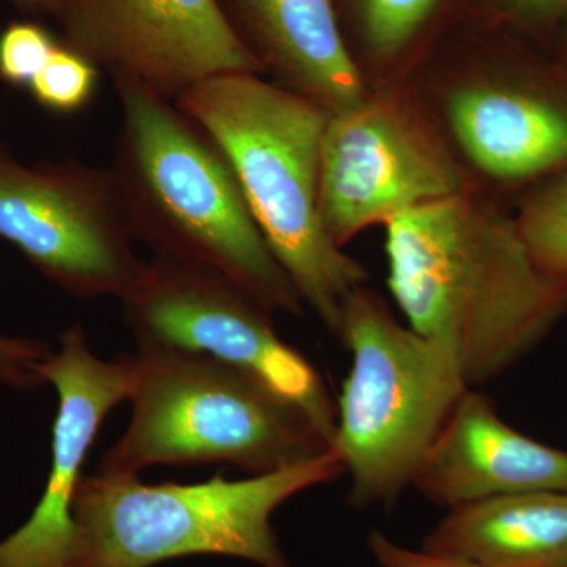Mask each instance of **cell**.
<instances>
[{"instance_id": "6da1fadb", "label": "cell", "mask_w": 567, "mask_h": 567, "mask_svg": "<svg viewBox=\"0 0 567 567\" xmlns=\"http://www.w3.org/2000/svg\"><path fill=\"white\" fill-rule=\"evenodd\" d=\"M388 287L413 331L470 386L532 353L567 315V278L536 264L516 219L466 192L385 224Z\"/></svg>"}, {"instance_id": "7a4b0ae2", "label": "cell", "mask_w": 567, "mask_h": 567, "mask_svg": "<svg viewBox=\"0 0 567 567\" xmlns=\"http://www.w3.org/2000/svg\"><path fill=\"white\" fill-rule=\"evenodd\" d=\"M122 118L111 173L134 240L153 257L233 279L271 311L303 301L254 221L215 142L181 107L132 80H114Z\"/></svg>"}, {"instance_id": "3957f363", "label": "cell", "mask_w": 567, "mask_h": 567, "mask_svg": "<svg viewBox=\"0 0 567 567\" xmlns=\"http://www.w3.org/2000/svg\"><path fill=\"white\" fill-rule=\"evenodd\" d=\"M175 104L221 151L301 301L338 334L347 300L368 271L342 251L320 216L322 141L331 112L256 73L210 78Z\"/></svg>"}, {"instance_id": "277c9868", "label": "cell", "mask_w": 567, "mask_h": 567, "mask_svg": "<svg viewBox=\"0 0 567 567\" xmlns=\"http://www.w3.org/2000/svg\"><path fill=\"white\" fill-rule=\"evenodd\" d=\"M344 473L331 450L240 481L147 486L140 476H82L71 567H153L197 555L290 567L271 517L287 499Z\"/></svg>"}, {"instance_id": "5b68a950", "label": "cell", "mask_w": 567, "mask_h": 567, "mask_svg": "<svg viewBox=\"0 0 567 567\" xmlns=\"http://www.w3.org/2000/svg\"><path fill=\"white\" fill-rule=\"evenodd\" d=\"M132 421L96 475L153 465L229 464L248 475L322 456L330 443L297 406L207 354L137 344Z\"/></svg>"}, {"instance_id": "8992f818", "label": "cell", "mask_w": 567, "mask_h": 567, "mask_svg": "<svg viewBox=\"0 0 567 567\" xmlns=\"http://www.w3.org/2000/svg\"><path fill=\"white\" fill-rule=\"evenodd\" d=\"M352 357L331 450L357 509L391 507L468 388L453 354L404 327L377 295L354 290L338 334Z\"/></svg>"}, {"instance_id": "52a82bcc", "label": "cell", "mask_w": 567, "mask_h": 567, "mask_svg": "<svg viewBox=\"0 0 567 567\" xmlns=\"http://www.w3.org/2000/svg\"><path fill=\"white\" fill-rule=\"evenodd\" d=\"M137 344L223 361L297 406L333 445L334 402L303 353L276 333L274 311L233 279L177 260H142L118 298Z\"/></svg>"}, {"instance_id": "ba28073f", "label": "cell", "mask_w": 567, "mask_h": 567, "mask_svg": "<svg viewBox=\"0 0 567 567\" xmlns=\"http://www.w3.org/2000/svg\"><path fill=\"white\" fill-rule=\"evenodd\" d=\"M0 238L71 297L121 298L142 264L111 169L22 163L3 140Z\"/></svg>"}, {"instance_id": "9c48e42d", "label": "cell", "mask_w": 567, "mask_h": 567, "mask_svg": "<svg viewBox=\"0 0 567 567\" xmlns=\"http://www.w3.org/2000/svg\"><path fill=\"white\" fill-rule=\"evenodd\" d=\"M465 192L461 167L413 112L369 100L331 112L322 141L320 216L336 244L420 205Z\"/></svg>"}, {"instance_id": "30bf717a", "label": "cell", "mask_w": 567, "mask_h": 567, "mask_svg": "<svg viewBox=\"0 0 567 567\" xmlns=\"http://www.w3.org/2000/svg\"><path fill=\"white\" fill-rule=\"evenodd\" d=\"M58 21L66 48L173 102L210 78L265 70L219 0H76Z\"/></svg>"}, {"instance_id": "8fae6325", "label": "cell", "mask_w": 567, "mask_h": 567, "mask_svg": "<svg viewBox=\"0 0 567 567\" xmlns=\"http://www.w3.org/2000/svg\"><path fill=\"white\" fill-rule=\"evenodd\" d=\"M59 405L52 425L47 487L31 517L0 540V567H71L74 550L73 507L82 466L103 421L130 401L137 383L133 354L100 360L80 324L63 331L59 349L41 365Z\"/></svg>"}, {"instance_id": "7c38bea8", "label": "cell", "mask_w": 567, "mask_h": 567, "mask_svg": "<svg viewBox=\"0 0 567 567\" xmlns=\"http://www.w3.org/2000/svg\"><path fill=\"white\" fill-rule=\"evenodd\" d=\"M412 487L453 507L535 491H567V451L522 434L472 388L458 399L417 468Z\"/></svg>"}, {"instance_id": "4fadbf2b", "label": "cell", "mask_w": 567, "mask_h": 567, "mask_svg": "<svg viewBox=\"0 0 567 567\" xmlns=\"http://www.w3.org/2000/svg\"><path fill=\"white\" fill-rule=\"evenodd\" d=\"M458 144L491 177L525 182L567 169V104L513 85L464 89L447 100Z\"/></svg>"}, {"instance_id": "5bb4252c", "label": "cell", "mask_w": 567, "mask_h": 567, "mask_svg": "<svg viewBox=\"0 0 567 567\" xmlns=\"http://www.w3.org/2000/svg\"><path fill=\"white\" fill-rule=\"evenodd\" d=\"M286 84L330 112L364 102L363 80L347 51L331 0H235Z\"/></svg>"}, {"instance_id": "9a60e30c", "label": "cell", "mask_w": 567, "mask_h": 567, "mask_svg": "<svg viewBox=\"0 0 567 567\" xmlns=\"http://www.w3.org/2000/svg\"><path fill=\"white\" fill-rule=\"evenodd\" d=\"M423 548L484 567H567V491L522 492L453 507Z\"/></svg>"}, {"instance_id": "2e32d148", "label": "cell", "mask_w": 567, "mask_h": 567, "mask_svg": "<svg viewBox=\"0 0 567 567\" xmlns=\"http://www.w3.org/2000/svg\"><path fill=\"white\" fill-rule=\"evenodd\" d=\"M516 221L536 264L567 278V174L537 192Z\"/></svg>"}, {"instance_id": "e0dca14e", "label": "cell", "mask_w": 567, "mask_h": 567, "mask_svg": "<svg viewBox=\"0 0 567 567\" xmlns=\"http://www.w3.org/2000/svg\"><path fill=\"white\" fill-rule=\"evenodd\" d=\"M99 85V66L59 44L28 91L41 107L58 114H73L87 106Z\"/></svg>"}, {"instance_id": "ac0fdd59", "label": "cell", "mask_w": 567, "mask_h": 567, "mask_svg": "<svg viewBox=\"0 0 567 567\" xmlns=\"http://www.w3.org/2000/svg\"><path fill=\"white\" fill-rule=\"evenodd\" d=\"M58 41L37 22H13L0 33V80L29 89Z\"/></svg>"}, {"instance_id": "d6986e66", "label": "cell", "mask_w": 567, "mask_h": 567, "mask_svg": "<svg viewBox=\"0 0 567 567\" xmlns=\"http://www.w3.org/2000/svg\"><path fill=\"white\" fill-rule=\"evenodd\" d=\"M436 0H364L369 43L379 52H393L412 39L434 9Z\"/></svg>"}, {"instance_id": "ffe728a7", "label": "cell", "mask_w": 567, "mask_h": 567, "mask_svg": "<svg viewBox=\"0 0 567 567\" xmlns=\"http://www.w3.org/2000/svg\"><path fill=\"white\" fill-rule=\"evenodd\" d=\"M51 353L44 342L31 338L0 336V385L37 391L47 385L41 365Z\"/></svg>"}, {"instance_id": "44dd1931", "label": "cell", "mask_w": 567, "mask_h": 567, "mask_svg": "<svg viewBox=\"0 0 567 567\" xmlns=\"http://www.w3.org/2000/svg\"><path fill=\"white\" fill-rule=\"evenodd\" d=\"M368 547L379 567H484L457 555L401 546L379 529L369 535Z\"/></svg>"}, {"instance_id": "7402d4cb", "label": "cell", "mask_w": 567, "mask_h": 567, "mask_svg": "<svg viewBox=\"0 0 567 567\" xmlns=\"http://www.w3.org/2000/svg\"><path fill=\"white\" fill-rule=\"evenodd\" d=\"M9 2L22 13L48 14L55 20H61L76 0H9Z\"/></svg>"}, {"instance_id": "603a6c76", "label": "cell", "mask_w": 567, "mask_h": 567, "mask_svg": "<svg viewBox=\"0 0 567 567\" xmlns=\"http://www.w3.org/2000/svg\"><path fill=\"white\" fill-rule=\"evenodd\" d=\"M517 2L522 3L525 9L537 11V13H547V11L558 9L566 0H517Z\"/></svg>"}]
</instances>
